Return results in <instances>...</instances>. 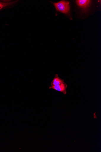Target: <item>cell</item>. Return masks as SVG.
<instances>
[{"label":"cell","mask_w":101,"mask_h":152,"mask_svg":"<svg viewBox=\"0 0 101 152\" xmlns=\"http://www.w3.org/2000/svg\"><path fill=\"white\" fill-rule=\"evenodd\" d=\"M53 4L57 10L66 15H70V7L69 2L62 1L57 3H54Z\"/></svg>","instance_id":"obj_1"},{"label":"cell","mask_w":101,"mask_h":152,"mask_svg":"<svg viewBox=\"0 0 101 152\" xmlns=\"http://www.w3.org/2000/svg\"><path fill=\"white\" fill-rule=\"evenodd\" d=\"M92 1L89 0H77L76 1L77 5L85 12L90 7Z\"/></svg>","instance_id":"obj_2"},{"label":"cell","mask_w":101,"mask_h":152,"mask_svg":"<svg viewBox=\"0 0 101 152\" xmlns=\"http://www.w3.org/2000/svg\"><path fill=\"white\" fill-rule=\"evenodd\" d=\"M67 85L65 82L60 85L54 86H50L49 89H53L57 91H59L65 94H67L66 89Z\"/></svg>","instance_id":"obj_3"},{"label":"cell","mask_w":101,"mask_h":152,"mask_svg":"<svg viewBox=\"0 0 101 152\" xmlns=\"http://www.w3.org/2000/svg\"><path fill=\"white\" fill-rule=\"evenodd\" d=\"M64 82V80L60 78L57 74L55 75V76L51 82V86L62 84Z\"/></svg>","instance_id":"obj_4"},{"label":"cell","mask_w":101,"mask_h":152,"mask_svg":"<svg viewBox=\"0 0 101 152\" xmlns=\"http://www.w3.org/2000/svg\"><path fill=\"white\" fill-rule=\"evenodd\" d=\"M16 2L17 1H15L9 3H6L0 2V10L4 7L11 5Z\"/></svg>","instance_id":"obj_5"}]
</instances>
